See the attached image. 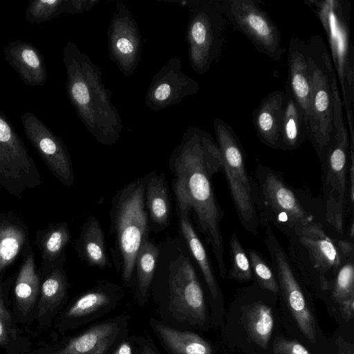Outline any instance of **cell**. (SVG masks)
Here are the masks:
<instances>
[{
  "label": "cell",
  "instance_id": "1",
  "mask_svg": "<svg viewBox=\"0 0 354 354\" xmlns=\"http://www.w3.org/2000/svg\"><path fill=\"white\" fill-rule=\"evenodd\" d=\"M178 207L193 214L196 226L210 246L221 277L227 269L221 222L223 211L215 196L212 178L223 170L217 143L208 132L189 127L169 159Z\"/></svg>",
  "mask_w": 354,
  "mask_h": 354
},
{
  "label": "cell",
  "instance_id": "2",
  "mask_svg": "<svg viewBox=\"0 0 354 354\" xmlns=\"http://www.w3.org/2000/svg\"><path fill=\"white\" fill-rule=\"evenodd\" d=\"M63 62L67 96L78 118L99 143L115 144L120 138L122 119L111 102L112 93L103 84L100 68L70 40L63 48Z\"/></svg>",
  "mask_w": 354,
  "mask_h": 354
},
{
  "label": "cell",
  "instance_id": "3",
  "mask_svg": "<svg viewBox=\"0 0 354 354\" xmlns=\"http://www.w3.org/2000/svg\"><path fill=\"white\" fill-rule=\"evenodd\" d=\"M311 71V100L308 116V140L318 158L328 149L335 131L346 129L337 75L322 37L307 41Z\"/></svg>",
  "mask_w": 354,
  "mask_h": 354
},
{
  "label": "cell",
  "instance_id": "4",
  "mask_svg": "<svg viewBox=\"0 0 354 354\" xmlns=\"http://www.w3.org/2000/svg\"><path fill=\"white\" fill-rule=\"evenodd\" d=\"M158 246L159 253L151 283L166 290L169 306L180 319L192 324H203L206 319L204 294L183 238L167 236Z\"/></svg>",
  "mask_w": 354,
  "mask_h": 354
},
{
  "label": "cell",
  "instance_id": "5",
  "mask_svg": "<svg viewBox=\"0 0 354 354\" xmlns=\"http://www.w3.org/2000/svg\"><path fill=\"white\" fill-rule=\"evenodd\" d=\"M148 175L124 185L113 196L109 212L114 247L111 254L124 283H132L136 255L148 238L149 215L145 192Z\"/></svg>",
  "mask_w": 354,
  "mask_h": 354
},
{
  "label": "cell",
  "instance_id": "6",
  "mask_svg": "<svg viewBox=\"0 0 354 354\" xmlns=\"http://www.w3.org/2000/svg\"><path fill=\"white\" fill-rule=\"evenodd\" d=\"M253 181L260 225H272L284 235L297 227L318 220L299 191L272 168L257 165Z\"/></svg>",
  "mask_w": 354,
  "mask_h": 354
},
{
  "label": "cell",
  "instance_id": "7",
  "mask_svg": "<svg viewBox=\"0 0 354 354\" xmlns=\"http://www.w3.org/2000/svg\"><path fill=\"white\" fill-rule=\"evenodd\" d=\"M284 236L288 255L296 270L326 291L348 239L333 236L319 220L297 227Z\"/></svg>",
  "mask_w": 354,
  "mask_h": 354
},
{
  "label": "cell",
  "instance_id": "8",
  "mask_svg": "<svg viewBox=\"0 0 354 354\" xmlns=\"http://www.w3.org/2000/svg\"><path fill=\"white\" fill-rule=\"evenodd\" d=\"M325 30L332 63L339 84L343 108L348 123V136L354 137V48L351 39V5L346 0H308Z\"/></svg>",
  "mask_w": 354,
  "mask_h": 354
},
{
  "label": "cell",
  "instance_id": "9",
  "mask_svg": "<svg viewBox=\"0 0 354 354\" xmlns=\"http://www.w3.org/2000/svg\"><path fill=\"white\" fill-rule=\"evenodd\" d=\"M214 130L233 204L242 227L257 235L260 223L254 196L253 178L249 174L243 148L230 125L216 118Z\"/></svg>",
  "mask_w": 354,
  "mask_h": 354
},
{
  "label": "cell",
  "instance_id": "10",
  "mask_svg": "<svg viewBox=\"0 0 354 354\" xmlns=\"http://www.w3.org/2000/svg\"><path fill=\"white\" fill-rule=\"evenodd\" d=\"M183 2L190 11L186 30L189 62L196 73L203 75L221 53L225 21L216 1Z\"/></svg>",
  "mask_w": 354,
  "mask_h": 354
},
{
  "label": "cell",
  "instance_id": "11",
  "mask_svg": "<svg viewBox=\"0 0 354 354\" xmlns=\"http://www.w3.org/2000/svg\"><path fill=\"white\" fill-rule=\"evenodd\" d=\"M348 131L336 134L319 158L325 220L339 235L344 232L347 207V177L351 153Z\"/></svg>",
  "mask_w": 354,
  "mask_h": 354
},
{
  "label": "cell",
  "instance_id": "12",
  "mask_svg": "<svg viewBox=\"0 0 354 354\" xmlns=\"http://www.w3.org/2000/svg\"><path fill=\"white\" fill-rule=\"evenodd\" d=\"M41 183L40 172L27 147L0 110V187L20 198Z\"/></svg>",
  "mask_w": 354,
  "mask_h": 354
},
{
  "label": "cell",
  "instance_id": "13",
  "mask_svg": "<svg viewBox=\"0 0 354 354\" xmlns=\"http://www.w3.org/2000/svg\"><path fill=\"white\" fill-rule=\"evenodd\" d=\"M217 6L234 27L261 53L279 62L286 52L280 32L257 2L252 0L216 1Z\"/></svg>",
  "mask_w": 354,
  "mask_h": 354
},
{
  "label": "cell",
  "instance_id": "14",
  "mask_svg": "<svg viewBox=\"0 0 354 354\" xmlns=\"http://www.w3.org/2000/svg\"><path fill=\"white\" fill-rule=\"evenodd\" d=\"M265 229L264 243L271 258L270 265L279 284V292H281L302 334L310 342L315 343V321L307 305L297 270L274 235L271 226L267 225Z\"/></svg>",
  "mask_w": 354,
  "mask_h": 354
},
{
  "label": "cell",
  "instance_id": "15",
  "mask_svg": "<svg viewBox=\"0 0 354 354\" xmlns=\"http://www.w3.org/2000/svg\"><path fill=\"white\" fill-rule=\"evenodd\" d=\"M20 118L26 137L49 170L61 183L71 187L75 174L68 148L62 138L32 112H25Z\"/></svg>",
  "mask_w": 354,
  "mask_h": 354
},
{
  "label": "cell",
  "instance_id": "16",
  "mask_svg": "<svg viewBox=\"0 0 354 354\" xmlns=\"http://www.w3.org/2000/svg\"><path fill=\"white\" fill-rule=\"evenodd\" d=\"M107 36L110 59L126 77L130 76L140 62L142 39L135 19L122 2L116 3Z\"/></svg>",
  "mask_w": 354,
  "mask_h": 354
},
{
  "label": "cell",
  "instance_id": "17",
  "mask_svg": "<svg viewBox=\"0 0 354 354\" xmlns=\"http://www.w3.org/2000/svg\"><path fill=\"white\" fill-rule=\"evenodd\" d=\"M199 91L198 83L182 71L179 55L171 57L153 75L145 96V104L159 111L180 103Z\"/></svg>",
  "mask_w": 354,
  "mask_h": 354
},
{
  "label": "cell",
  "instance_id": "18",
  "mask_svg": "<svg viewBox=\"0 0 354 354\" xmlns=\"http://www.w3.org/2000/svg\"><path fill=\"white\" fill-rule=\"evenodd\" d=\"M288 77L286 85L307 119L311 100V71L307 42L291 38L288 55Z\"/></svg>",
  "mask_w": 354,
  "mask_h": 354
},
{
  "label": "cell",
  "instance_id": "19",
  "mask_svg": "<svg viewBox=\"0 0 354 354\" xmlns=\"http://www.w3.org/2000/svg\"><path fill=\"white\" fill-rule=\"evenodd\" d=\"M3 55L21 80L30 86H43L47 80V68L39 50L32 44L15 40L8 43Z\"/></svg>",
  "mask_w": 354,
  "mask_h": 354
},
{
  "label": "cell",
  "instance_id": "20",
  "mask_svg": "<svg viewBox=\"0 0 354 354\" xmlns=\"http://www.w3.org/2000/svg\"><path fill=\"white\" fill-rule=\"evenodd\" d=\"M285 92L276 90L264 97L253 112L252 123L259 139L272 149H279Z\"/></svg>",
  "mask_w": 354,
  "mask_h": 354
},
{
  "label": "cell",
  "instance_id": "21",
  "mask_svg": "<svg viewBox=\"0 0 354 354\" xmlns=\"http://www.w3.org/2000/svg\"><path fill=\"white\" fill-rule=\"evenodd\" d=\"M71 239L70 229L66 222L50 223L37 230L34 245L41 254L40 270L44 277L55 268L64 265L65 250Z\"/></svg>",
  "mask_w": 354,
  "mask_h": 354
},
{
  "label": "cell",
  "instance_id": "22",
  "mask_svg": "<svg viewBox=\"0 0 354 354\" xmlns=\"http://www.w3.org/2000/svg\"><path fill=\"white\" fill-rule=\"evenodd\" d=\"M30 243L27 225L11 212L0 216V279L3 271Z\"/></svg>",
  "mask_w": 354,
  "mask_h": 354
},
{
  "label": "cell",
  "instance_id": "23",
  "mask_svg": "<svg viewBox=\"0 0 354 354\" xmlns=\"http://www.w3.org/2000/svg\"><path fill=\"white\" fill-rule=\"evenodd\" d=\"M74 248L80 259L89 266L100 269L111 266L103 229L93 216H90L82 226L80 234L74 241Z\"/></svg>",
  "mask_w": 354,
  "mask_h": 354
},
{
  "label": "cell",
  "instance_id": "24",
  "mask_svg": "<svg viewBox=\"0 0 354 354\" xmlns=\"http://www.w3.org/2000/svg\"><path fill=\"white\" fill-rule=\"evenodd\" d=\"M284 92L285 102L279 149L289 151L298 148L308 140L309 129L304 113L286 84Z\"/></svg>",
  "mask_w": 354,
  "mask_h": 354
},
{
  "label": "cell",
  "instance_id": "25",
  "mask_svg": "<svg viewBox=\"0 0 354 354\" xmlns=\"http://www.w3.org/2000/svg\"><path fill=\"white\" fill-rule=\"evenodd\" d=\"M145 206L156 230L166 228L171 218V197L164 174H148L145 192Z\"/></svg>",
  "mask_w": 354,
  "mask_h": 354
},
{
  "label": "cell",
  "instance_id": "26",
  "mask_svg": "<svg viewBox=\"0 0 354 354\" xmlns=\"http://www.w3.org/2000/svg\"><path fill=\"white\" fill-rule=\"evenodd\" d=\"M176 209L182 237L200 268L212 299H215L219 288L206 250L190 221L189 213L178 206Z\"/></svg>",
  "mask_w": 354,
  "mask_h": 354
},
{
  "label": "cell",
  "instance_id": "27",
  "mask_svg": "<svg viewBox=\"0 0 354 354\" xmlns=\"http://www.w3.org/2000/svg\"><path fill=\"white\" fill-rule=\"evenodd\" d=\"M23 256L24 261L15 281L14 292L18 306L24 314H26L34 306L41 284L30 243L25 248Z\"/></svg>",
  "mask_w": 354,
  "mask_h": 354
},
{
  "label": "cell",
  "instance_id": "28",
  "mask_svg": "<svg viewBox=\"0 0 354 354\" xmlns=\"http://www.w3.org/2000/svg\"><path fill=\"white\" fill-rule=\"evenodd\" d=\"M117 333L116 324H100L71 339L64 348L53 354H104Z\"/></svg>",
  "mask_w": 354,
  "mask_h": 354
},
{
  "label": "cell",
  "instance_id": "29",
  "mask_svg": "<svg viewBox=\"0 0 354 354\" xmlns=\"http://www.w3.org/2000/svg\"><path fill=\"white\" fill-rule=\"evenodd\" d=\"M155 332L175 354H212L209 344L201 336L189 331H180L157 322H153Z\"/></svg>",
  "mask_w": 354,
  "mask_h": 354
},
{
  "label": "cell",
  "instance_id": "30",
  "mask_svg": "<svg viewBox=\"0 0 354 354\" xmlns=\"http://www.w3.org/2000/svg\"><path fill=\"white\" fill-rule=\"evenodd\" d=\"M326 291L338 304L354 297V244L348 239Z\"/></svg>",
  "mask_w": 354,
  "mask_h": 354
},
{
  "label": "cell",
  "instance_id": "31",
  "mask_svg": "<svg viewBox=\"0 0 354 354\" xmlns=\"http://www.w3.org/2000/svg\"><path fill=\"white\" fill-rule=\"evenodd\" d=\"M243 317L252 340L259 346L266 348L274 327L272 309L262 301H256L248 306Z\"/></svg>",
  "mask_w": 354,
  "mask_h": 354
},
{
  "label": "cell",
  "instance_id": "32",
  "mask_svg": "<svg viewBox=\"0 0 354 354\" xmlns=\"http://www.w3.org/2000/svg\"><path fill=\"white\" fill-rule=\"evenodd\" d=\"M158 253V245L147 238L142 242L136 255L134 274L136 277V293L140 302H145L148 297Z\"/></svg>",
  "mask_w": 354,
  "mask_h": 354
},
{
  "label": "cell",
  "instance_id": "33",
  "mask_svg": "<svg viewBox=\"0 0 354 354\" xmlns=\"http://www.w3.org/2000/svg\"><path fill=\"white\" fill-rule=\"evenodd\" d=\"M68 279L64 266H58L44 277L41 285L39 315L41 316L56 307L64 298Z\"/></svg>",
  "mask_w": 354,
  "mask_h": 354
},
{
  "label": "cell",
  "instance_id": "34",
  "mask_svg": "<svg viewBox=\"0 0 354 354\" xmlns=\"http://www.w3.org/2000/svg\"><path fill=\"white\" fill-rule=\"evenodd\" d=\"M229 243L231 266L227 273V279L240 282L252 280L253 275L250 261L236 232L232 234Z\"/></svg>",
  "mask_w": 354,
  "mask_h": 354
},
{
  "label": "cell",
  "instance_id": "35",
  "mask_svg": "<svg viewBox=\"0 0 354 354\" xmlns=\"http://www.w3.org/2000/svg\"><path fill=\"white\" fill-rule=\"evenodd\" d=\"M111 299L106 286L97 287L81 295L68 310L66 316L70 318L85 316L109 304Z\"/></svg>",
  "mask_w": 354,
  "mask_h": 354
},
{
  "label": "cell",
  "instance_id": "36",
  "mask_svg": "<svg viewBox=\"0 0 354 354\" xmlns=\"http://www.w3.org/2000/svg\"><path fill=\"white\" fill-rule=\"evenodd\" d=\"M252 275L259 286L273 294L279 293V287L270 263L257 250L248 248L246 250Z\"/></svg>",
  "mask_w": 354,
  "mask_h": 354
},
{
  "label": "cell",
  "instance_id": "37",
  "mask_svg": "<svg viewBox=\"0 0 354 354\" xmlns=\"http://www.w3.org/2000/svg\"><path fill=\"white\" fill-rule=\"evenodd\" d=\"M65 0H31L25 12V19L30 23L48 21L64 15Z\"/></svg>",
  "mask_w": 354,
  "mask_h": 354
},
{
  "label": "cell",
  "instance_id": "38",
  "mask_svg": "<svg viewBox=\"0 0 354 354\" xmlns=\"http://www.w3.org/2000/svg\"><path fill=\"white\" fill-rule=\"evenodd\" d=\"M274 354H311L300 342L277 337L273 342Z\"/></svg>",
  "mask_w": 354,
  "mask_h": 354
},
{
  "label": "cell",
  "instance_id": "39",
  "mask_svg": "<svg viewBox=\"0 0 354 354\" xmlns=\"http://www.w3.org/2000/svg\"><path fill=\"white\" fill-rule=\"evenodd\" d=\"M98 1L65 0L64 15H74L90 10Z\"/></svg>",
  "mask_w": 354,
  "mask_h": 354
},
{
  "label": "cell",
  "instance_id": "40",
  "mask_svg": "<svg viewBox=\"0 0 354 354\" xmlns=\"http://www.w3.org/2000/svg\"><path fill=\"white\" fill-rule=\"evenodd\" d=\"M10 323V316L4 306L2 297L1 288L0 289V344L4 342L7 338Z\"/></svg>",
  "mask_w": 354,
  "mask_h": 354
},
{
  "label": "cell",
  "instance_id": "41",
  "mask_svg": "<svg viewBox=\"0 0 354 354\" xmlns=\"http://www.w3.org/2000/svg\"><path fill=\"white\" fill-rule=\"evenodd\" d=\"M339 304L342 317L346 321L351 320L354 315V297L346 299Z\"/></svg>",
  "mask_w": 354,
  "mask_h": 354
},
{
  "label": "cell",
  "instance_id": "42",
  "mask_svg": "<svg viewBox=\"0 0 354 354\" xmlns=\"http://www.w3.org/2000/svg\"><path fill=\"white\" fill-rule=\"evenodd\" d=\"M338 354H354L353 344L346 342L342 337L336 340Z\"/></svg>",
  "mask_w": 354,
  "mask_h": 354
},
{
  "label": "cell",
  "instance_id": "43",
  "mask_svg": "<svg viewBox=\"0 0 354 354\" xmlns=\"http://www.w3.org/2000/svg\"><path fill=\"white\" fill-rule=\"evenodd\" d=\"M113 354H133L132 347L127 342H122Z\"/></svg>",
  "mask_w": 354,
  "mask_h": 354
},
{
  "label": "cell",
  "instance_id": "44",
  "mask_svg": "<svg viewBox=\"0 0 354 354\" xmlns=\"http://www.w3.org/2000/svg\"><path fill=\"white\" fill-rule=\"evenodd\" d=\"M142 354H158L153 349L149 346L145 345L142 348Z\"/></svg>",
  "mask_w": 354,
  "mask_h": 354
},
{
  "label": "cell",
  "instance_id": "45",
  "mask_svg": "<svg viewBox=\"0 0 354 354\" xmlns=\"http://www.w3.org/2000/svg\"><path fill=\"white\" fill-rule=\"evenodd\" d=\"M1 280H0V289H1Z\"/></svg>",
  "mask_w": 354,
  "mask_h": 354
},
{
  "label": "cell",
  "instance_id": "46",
  "mask_svg": "<svg viewBox=\"0 0 354 354\" xmlns=\"http://www.w3.org/2000/svg\"><path fill=\"white\" fill-rule=\"evenodd\" d=\"M1 213H2V212H0V216H1Z\"/></svg>",
  "mask_w": 354,
  "mask_h": 354
}]
</instances>
